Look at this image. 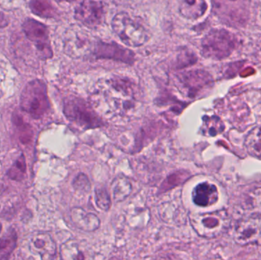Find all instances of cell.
<instances>
[{
	"instance_id": "28",
	"label": "cell",
	"mask_w": 261,
	"mask_h": 260,
	"mask_svg": "<svg viewBox=\"0 0 261 260\" xmlns=\"http://www.w3.org/2000/svg\"><path fill=\"white\" fill-rule=\"evenodd\" d=\"M8 22L6 21V17L3 12H0V27H6L7 26Z\"/></svg>"
},
{
	"instance_id": "14",
	"label": "cell",
	"mask_w": 261,
	"mask_h": 260,
	"mask_svg": "<svg viewBox=\"0 0 261 260\" xmlns=\"http://www.w3.org/2000/svg\"><path fill=\"white\" fill-rule=\"evenodd\" d=\"M70 219L77 228L84 232H94L100 226V221L94 213L86 212L80 207L72 209Z\"/></svg>"
},
{
	"instance_id": "12",
	"label": "cell",
	"mask_w": 261,
	"mask_h": 260,
	"mask_svg": "<svg viewBox=\"0 0 261 260\" xmlns=\"http://www.w3.org/2000/svg\"><path fill=\"white\" fill-rule=\"evenodd\" d=\"M75 18L90 28L98 27L105 18L103 4L95 0H82L75 9Z\"/></svg>"
},
{
	"instance_id": "23",
	"label": "cell",
	"mask_w": 261,
	"mask_h": 260,
	"mask_svg": "<svg viewBox=\"0 0 261 260\" xmlns=\"http://www.w3.org/2000/svg\"><path fill=\"white\" fill-rule=\"evenodd\" d=\"M61 254L62 259H84L74 241H69L63 244L61 246Z\"/></svg>"
},
{
	"instance_id": "10",
	"label": "cell",
	"mask_w": 261,
	"mask_h": 260,
	"mask_svg": "<svg viewBox=\"0 0 261 260\" xmlns=\"http://www.w3.org/2000/svg\"><path fill=\"white\" fill-rule=\"evenodd\" d=\"M234 239L241 246L261 244V217H245L240 220L234 229Z\"/></svg>"
},
{
	"instance_id": "27",
	"label": "cell",
	"mask_w": 261,
	"mask_h": 260,
	"mask_svg": "<svg viewBox=\"0 0 261 260\" xmlns=\"http://www.w3.org/2000/svg\"><path fill=\"white\" fill-rule=\"evenodd\" d=\"M207 120H205V125H211V127L208 126L206 128H208V135L210 136H215L216 134L220 133V131H222V128H217V127L214 126H220V125H222V122H221L220 119H218L216 117H212V118H207Z\"/></svg>"
},
{
	"instance_id": "29",
	"label": "cell",
	"mask_w": 261,
	"mask_h": 260,
	"mask_svg": "<svg viewBox=\"0 0 261 260\" xmlns=\"http://www.w3.org/2000/svg\"><path fill=\"white\" fill-rule=\"evenodd\" d=\"M58 3H62V2H68V3H73V2L77 1V0H56Z\"/></svg>"
},
{
	"instance_id": "30",
	"label": "cell",
	"mask_w": 261,
	"mask_h": 260,
	"mask_svg": "<svg viewBox=\"0 0 261 260\" xmlns=\"http://www.w3.org/2000/svg\"><path fill=\"white\" fill-rule=\"evenodd\" d=\"M1 230H2V224H0V232H1Z\"/></svg>"
},
{
	"instance_id": "5",
	"label": "cell",
	"mask_w": 261,
	"mask_h": 260,
	"mask_svg": "<svg viewBox=\"0 0 261 260\" xmlns=\"http://www.w3.org/2000/svg\"><path fill=\"white\" fill-rule=\"evenodd\" d=\"M231 217L225 210L216 211L211 213L194 215L192 218L193 227L200 236L216 238L229 229Z\"/></svg>"
},
{
	"instance_id": "4",
	"label": "cell",
	"mask_w": 261,
	"mask_h": 260,
	"mask_svg": "<svg viewBox=\"0 0 261 260\" xmlns=\"http://www.w3.org/2000/svg\"><path fill=\"white\" fill-rule=\"evenodd\" d=\"M20 106L34 119L42 117L49 108L46 84L40 79L29 82L21 93Z\"/></svg>"
},
{
	"instance_id": "8",
	"label": "cell",
	"mask_w": 261,
	"mask_h": 260,
	"mask_svg": "<svg viewBox=\"0 0 261 260\" xmlns=\"http://www.w3.org/2000/svg\"><path fill=\"white\" fill-rule=\"evenodd\" d=\"M94 43L90 35L81 27L74 26L67 31L64 39V51L73 58L87 56L93 51Z\"/></svg>"
},
{
	"instance_id": "2",
	"label": "cell",
	"mask_w": 261,
	"mask_h": 260,
	"mask_svg": "<svg viewBox=\"0 0 261 260\" xmlns=\"http://www.w3.org/2000/svg\"><path fill=\"white\" fill-rule=\"evenodd\" d=\"M237 37L225 29H213L202 40V54L210 59L223 60L228 57L237 47Z\"/></svg>"
},
{
	"instance_id": "17",
	"label": "cell",
	"mask_w": 261,
	"mask_h": 260,
	"mask_svg": "<svg viewBox=\"0 0 261 260\" xmlns=\"http://www.w3.org/2000/svg\"><path fill=\"white\" fill-rule=\"evenodd\" d=\"M207 8L205 0H181L179 12L187 19L196 20L203 16Z\"/></svg>"
},
{
	"instance_id": "26",
	"label": "cell",
	"mask_w": 261,
	"mask_h": 260,
	"mask_svg": "<svg viewBox=\"0 0 261 260\" xmlns=\"http://www.w3.org/2000/svg\"><path fill=\"white\" fill-rule=\"evenodd\" d=\"M73 186L76 190L81 192H88L90 189V183L87 176L79 174L73 182Z\"/></svg>"
},
{
	"instance_id": "9",
	"label": "cell",
	"mask_w": 261,
	"mask_h": 260,
	"mask_svg": "<svg viewBox=\"0 0 261 260\" xmlns=\"http://www.w3.org/2000/svg\"><path fill=\"white\" fill-rule=\"evenodd\" d=\"M176 82L179 89L192 97L211 85L213 79L205 70H193L178 73L176 75Z\"/></svg>"
},
{
	"instance_id": "19",
	"label": "cell",
	"mask_w": 261,
	"mask_h": 260,
	"mask_svg": "<svg viewBox=\"0 0 261 260\" xmlns=\"http://www.w3.org/2000/svg\"><path fill=\"white\" fill-rule=\"evenodd\" d=\"M245 145L250 155L261 159V125L250 131L245 138Z\"/></svg>"
},
{
	"instance_id": "25",
	"label": "cell",
	"mask_w": 261,
	"mask_h": 260,
	"mask_svg": "<svg viewBox=\"0 0 261 260\" xmlns=\"http://www.w3.org/2000/svg\"><path fill=\"white\" fill-rule=\"evenodd\" d=\"M197 61L196 55L189 50H184L177 56V67H185L193 65Z\"/></svg>"
},
{
	"instance_id": "24",
	"label": "cell",
	"mask_w": 261,
	"mask_h": 260,
	"mask_svg": "<svg viewBox=\"0 0 261 260\" xmlns=\"http://www.w3.org/2000/svg\"><path fill=\"white\" fill-rule=\"evenodd\" d=\"M96 203L99 209L108 211L111 206V199L107 189L104 187H97L95 193Z\"/></svg>"
},
{
	"instance_id": "11",
	"label": "cell",
	"mask_w": 261,
	"mask_h": 260,
	"mask_svg": "<svg viewBox=\"0 0 261 260\" xmlns=\"http://www.w3.org/2000/svg\"><path fill=\"white\" fill-rule=\"evenodd\" d=\"M93 54L96 59L113 60L132 65L135 61V53L116 42L98 41L93 46Z\"/></svg>"
},
{
	"instance_id": "20",
	"label": "cell",
	"mask_w": 261,
	"mask_h": 260,
	"mask_svg": "<svg viewBox=\"0 0 261 260\" xmlns=\"http://www.w3.org/2000/svg\"><path fill=\"white\" fill-rule=\"evenodd\" d=\"M113 187V198L116 203L124 201L127 197L129 196L132 190V184L127 177H118L112 183Z\"/></svg>"
},
{
	"instance_id": "16",
	"label": "cell",
	"mask_w": 261,
	"mask_h": 260,
	"mask_svg": "<svg viewBox=\"0 0 261 260\" xmlns=\"http://www.w3.org/2000/svg\"><path fill=\"white\" fill-rule=\"evenodd\" d=\"M245 217H261V187L245 194L241 203Z\"/></svg>"
},
{
	"instance_id": "7",
	"label": "cell",
	"mask_w": 261,
	"mask_h": 260,
	"mask_svg": "<svg viewBox=\"0 0 261 260\" xmlns=\"http://www.w3.org/2000/svg\"><path fill=\"white\" fill-rule=\"evenodd\" d=\"M22 30L26 38L35 44L42 59L52 57L53 51L47 26L36 20L28 18L22 24Z\"/></svg>"
},
{
	"instance_id": "15",
	"label": "cell",
	"mask_w": 261,
	"mask_h": 260,
	"mask_svg": "<svg viewBox=\"0 0 261 260\" xmlns=\"http://www.w3.org/2000/svg\"><path fill=\"white\" fill-rule=\"evenodd\" d=\"M219 198V192L215 185L202 183L195 187L193 192V203L200 207L213 206Z\"/></svg>"
},
{
	"instance_id": "3",
	"label": "cell",
	"mask_w": 261,
	"mask_h": 260,
	"mask_svg": "<svg viewBox=\"0 0 261 260\" xmlns=\"http://www.w3.org/2000/svg\"><path fill=\"white\" fill-rule=\"evenodd\" d=\"M112 27L121 41L129 47H141L150 38L148 31L127 12L116 14L112 21Z\"/></svg>"
},
{
	"instance_id": "13",
	"label": "cell",
	"mask_w": 261,
	"mask_h": 260,
	"mask_svg": "<svg viewBox=\"0 0 261 260\" xmlns=\"http://www.w3.org/2000/svg\"><path fill=\"white\" fill-rule=\"evenodd\" d=\"M29 247L32 254L43 259H53L56 255V244L47 233H38L32 237Z\"/></svg>"
},
{
	"instance_id": "18",
	"label": "cell",
	"mask_w": 261,
	"mask_h": 260,
	"mask_svg": "<svg viewBox=\"0 0 261 260\" xmlns=\"http://www.w3.org/2000/svg\"><path fill=\"white\" fill-rule=\"evenodd\" d=\"M29 8L35 15L44 18H54L58 12L50 0H30Z\"/></svg>"
},
{
	"instance_id": "21",
	"label": "cell",
	"mask_w": 261,
	"mask_h": 260,
	"mask_svg": "<svg viewBox=\"0 0 261 260\" xmlns=\"http://www.w3.org/2000/svg\"><path fill=\"white\" fill-rule=\"evenodd\" d=\"M16 244V233L14 229H9L6 235L0 238V259H7L15 250Z\"/></svg>"
},
{
	"instance_id": "22",
	"label": "cell",
	"mask_w": 261,
	"mask_h": 260,
	"mask_svg": "<svg viewBox=\"0 0 261 260\" xmlns=\"http://www.w3.org/2000/svg\"><path fill=\"white\" fill-rule=\"evenodd\" d=\"M26 171L25 159L23 155L20 156L18 160L15 162L12 167L8 171V177L11 180L15 181H21L24 178Z\"/></svg>"
},
{
	"instance_id": "1",
	"label": "cell",
	"mask_w": 261,
	"mask_h": 260,
	"mask_svg": "<svg viewBox=\"0 0 261 260\" xmlns=\"http://www.w3.org/2000/svg\"><path fill=\"white\" fill-rule=\"evenodd\" d=\"M98 93L113 111L124 113L133 108L135 102V85L129 79L113 77L102 82Z\"/></svg>"
},
{
	"instance_id": "6",
	"label": "cell",
	"mask_w": 261,
	"mask_h": 260,
	"mask_svg": "<svg viewBox=\"0 0 261 260\" xmlns=\"http://www.w3.org/2000/svg\"><path fill=\"white\" fill-rule=\"evenodd\" d=\"M64 112L70 120L76 122L86 128H94L100 125L99 119L91 107L83 99L70 97L64 102Z\"/></svg>"
}]
</instances>
